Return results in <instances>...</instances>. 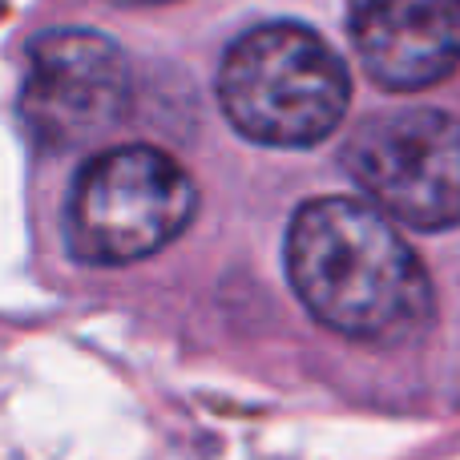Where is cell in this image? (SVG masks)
I'll use <instances>...</instances> for the list:
<instances>
[{
    "label": "cell",
    "instance_id": "obj_1",
    "mask_svg": "<svg viewBox=\"0 0 460 460\" xmlns=\"http://www.w3.org/2000/svg\"><path fill=\"white\" fill-rule=\"evenodd\" d=\"M287 279L323 327L359 343H400L432 323V283L384 210L311 199L287 226Z\"/></svg>",
    "mask_w": 460,
    "mask_h": 460
},
{
    "label": "cell",
    "instance_id": "obj_2",
    "mask_svg": "<svg viewBox=\"0 0 460 460\" xmlns=\"http://www.w3.org/2000/svg\"><path fill=\"white\" fill-rule=\"evenodd\" d=\"M351 102L348 65L303 24H259L218 65V105L230 126L259 146H315Z\"/></svg>",
    "mask_w": 460,
    "mask_h": 460
},
{
    "label": "cell",
    "instance_id": "obj_3",
    "mask_svg": "<svg viewBox=\"0 0 460 460\" xmlns=\"http://www.w3.org/2000/svg\"><path fill=\"white\" fill-rule=\"evenodd\" d=\"M199 190L190 174L154 146H118L89 158L65 202V243L89 267L150 259L190 226Z\"/></svg>",
    "mask_w": 460,
    "mask_h": 460
},
{
    "label": "cell",
    "instance_id": "obj_4",
    "mask_svg": "<svg viewBox=\"0 0 460 460\" xmlns=\"http://www.w3.org/2000/svg\"><path fill=\"white\" fill-rule=\"evenodd\" d=\"M340 162L396 223L412 230L460 223V118L453 113H376L356 126Z\"/></svg>",
    "mask_w": 460,
    "mask_h": 460
},
{
    "label": "cell",
    "instance_id": "obj_5",
    "mask_svg": "<svg viewBox=\"0 0 460 460\" xmlns=\"http://www.w3.org/2000/svg\"><path fill=\"white\" fill-rule=\"evenodd\" d=\"M129 102V65L93 29H53L29 45L21 85L24 134L49 154L85 146L121 118Z\"/></svg>",
    "mask_w": 460,
    "mask_h": 460
},
{
    "label": "cell",
    "instance_id": "obj_6",
    "mask_svg": "<svg viewBox=\"0 0 460 460\" xmlns=\"http://www.w3.org/2000/svg\"><path fill=\"white\" fill-rule=\"evenodd\" d=\"M348 29L367 77L392 93L460 69V0H348Z\"/></svg>",
    "mask_w": 460,
    "mask_h": 460
},
{
    "label": "cell",
    "instance_id": "obj_7",
    "mask_svg": "<svg viewBox=\"0 0 460 460\" xmlns=\"http://www.w3.org/2000/svg\"><path fill=\"white\" fill-rule=\"evenodd\" d=\"M118 4H170V0H118Z\"/></svg>",
    "mask_w": 460,
    "mask_h": 460
}]
</instances>
